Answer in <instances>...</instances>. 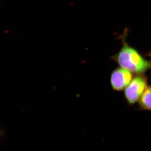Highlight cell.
I'll return each instance as SVG.
<instances>
[{
	"label": "cell",
	"mask_w": 151,
	"mask_h": 151,
	"mask_svg": "<svg viewBox=\"0 0 151 151\" xmlns=\"http://www.w3.org/2000/svg\"><path fill=\"white\" fill-rule=\"evenodd\" d=\"M116 60L122 68L132 73H141L147 70L150 64L137 51L125 45L116 56Z\"/></svg>",
	"instance_id": "1"
},
{
	"label": "cell",
	"mask_w": 151,
	"mask_h": 151,
	"mask_svg": "<svg viewBox=\"0 0 151 151\" xmlns=\"http://www.w3.org/2000/svg\"><path fill=\"white\" fill-rule=\"evenodd\" d=\"M147 87V80L145 77L141 76L134 77L125 89L126 100L130 104H134L139 101Z\"/></svg>",
	"instance_id": "2"
},
{
	"label": "cell",
	"mask_w": 151,
	"mask_h": 151,
	"mask_svg": "<svg viewBox=\"0 0 151 151\" xmlns=\"http://www.w3.org/2000/svg\"><path fill=\"white\" fill-rule=\"evenodd\" d=\"M133 79V75L131 71L120 68L113 71L110 82L114 90L120 91L125 89Z\"/></svg>",
	"instance_id": "3"
},
{
	"label": "cell",
	"mask_w": 151,
	"mask_h": 151,
	"mask_svg": "<svg viewBox=\"0 0 151 151\" xmlns=\"http://www.w3.org/2000/svg\"><path fill=\"white\" fill-rule=\"evenodd\" d=\"M139 104L144 110L151 111V86L147 87L139 100Z\"/></svg>",
	"instance_id": "4"
},
{
	"label": "cell",
	"mask_w": 151,
	"mask_h": 151,
	"mask_svg": "<svg viewBox=\"0 0 151 151\" xmlns=\"http://www.w3.org/2000/svg\"><path fill=\"white\" fill-rule=\"evenodd\" d=\"M0 135H1V132H0Z\"/></svg>",
	"instance_id": "5"
}]
</instances>
